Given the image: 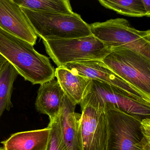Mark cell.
Returning <instances> with one entry per match:
<instances>
[{
  "label": "cell",
  "mask_w": 150,
  "mask_h": 150,
  "mask_svg": "<svg viewBox=\"0 0 150 150\" xmlns=\"http://www.w3.org/2000/svg\"><path fill=\"white\" fill-rule=\"evenodd\" d=\"M0 54L32 85H41L55 79V69L49 57L38 52L29 43L1 28Z\"/></svg>",
  "instance_id": "cell-1"
},
{
  "label": "cell",
  "mask_w": 150,
  "mask_h": 150,
  "mask_svg": "<svg viewBox=\"0 0 150 150\" xmlns=\"http://www.w3.org/2000/svg\"><path fill=\"white\" fill-rule=\"evenodd\" d=\"M21 9L37 36L42 40L71 39L92 35L90 25L76 13L65 14Z\"/></svg>",
  "instance_id": "cell-2"
},
{
  "label": "cell",
  "mask_w": 150,
  "mask_h": 150,
  "mask_svg": "<svg viewBox=\"0 0 150 150\" xmlns=\"http://www.w3.org/2000/svg\"><path fill=\"white\" fill-rule=\"evenodd\" d=\"M108 126L107 150H150L141 129L142 118L104 104Z\"/></svg>",
  "instance_id": "cell-3"
},
{
  "label": "cell",
  "mask_w": 150,
  "mask_h": 150,
  "mask_svg": "<svg viewBox=\"0 0 150 150\" xmlns=\"http://www.w3.org/2000/svg\"><path fill=\"white\" fill-rule=\"evenodd\" d=\"M92 35L110 49L121 47L138 52L150 59V30L132 28L127 20L110 19L90 24Z\"/></svg>",
  "instance_id": "cell-4"
},
{
  "label": "cell",
  "mask_w": 150,
  "mask_h": 150,
  "mask_svg": "<svg viewBox=\"0 0 150 150\" xmlns=\"http://www.w3.org/2000/svg\"><path fill=\"white\" fill-rule=\"evenodd\" d=\"M45 50L58 67L84 60H102L111 49L93 35L71 39L43 40Z\"/></svg>",
  "instance_id": "cell-5"
},
{
  "label": "cell",
  "mask_w": 150,
  "mask_h": 150,
  "mask_svg": "<svg viewBox=\"0 0 150 150\" xmlns=\"http://www.w3.org/2000/svg\"><path fill=\"white\" fill-rule=\"evenodd\" d=\"M79 104V150H107L108 126L105 107L88 94H85Z\"/></svg>",
  "instance_id": "cell-6"
},
{
  "label": "cell",
  "mask_w": 150,
  "mask_h": 150,
  "mask_svg": "<svg viewBox=\"0 0 150 150\" xmlns=\"http://www.w3.org/2000/svg\"><path fill=\"white\" fill-rule=\"evenodd\" d=\"M117 75L150 97V59L126 48H112L102 60Z\"/></svg>",
  "instance_id": "cell-7"
},
{
  "label": "cell",
  "mask_w": 150,
  "mask_h": 150,
  "mask_svg": "<svg viewBox=\"0 0 150 150\" xmlns=\"http://www.w3.org/2000/svg\"><path fill=\"white\" fill-rule=\"evenodd\" d=\"M86 94L103 105H112L120 110L142 118L150 117V102L106 82L91 80Z\"/></svg>",
  "instance_id": "cell-8"
},
{
  "label": "cell",
  "mask_w": 150,
  "mask_h": 150,
  "mask_svg": "<svg viewBox=\"0 0 150 150\" xmlns=\"http://www.w3.org/2000/svg\"><path fill=\"white\" fill-rule=\"evenodd\" d=\"M74 74L91 80L106 82L128 92L136 97L150 102V97L127 83L110 69L102 60H84L67 64L62 66Z\"/></svg>",
  "instance_id": "cell-9"
},
{
  "label": "cell",
  "mask_w": 150,
  "mask_h": 150,
  "mask_svg": "<svg viewBox=\"0 0 150 150\" xmlns=\"http://www.w3.org/2000/svg\"><path fill=\"white\" fill-rule=\"evenodd\" d=\"M0 28L33 46L36 44L38 37L21 8L13 0H0Z\"/></svg>",
  "instance_id": "cell-10"
},
{
  "label": "cell",
  "mask_w": 150,
  "mask_h": 150,
  "mask_svg": "<svg viewBox=\"0 0 150 150\" xmlns=\"http://www.w3.org/2000/svg\"><path fill=\"white\" fill-rule=\"evenodd\" d=\"M76 106L65 94L59 118L66 150H79L78 131L81 114L75 112Z\"/></svg>",
  "instance_id": "cell-11"
},
{
  "label": "cell",
  "mask_w": 150,
  "mask_h": 150,
  "mask_svg": "<svg viewBox=\"0 0 150 150\" xmlns=\"http://www.w3.org/2000/svg\"><path fill=\"white\" fill-rule=\"evenodd\" d=\"M65 94L55 79L40 85L38 91L35 108L38 111L49 116L50 120L59 115Z\"/></svg>",
  "instance_id": "cell-12"
},
{
  "label": "cell",
  "mask_w": 150,
  "mask_h": 150,
  "mask_svg": "<svg viewBox=\"0 0 150 150\" xmlns=\"http://www.w3.org/2000/svg\"><path fill=\"white\" fill-rule=\"evenodd\" d=\"M50 129L17 132L1 144L6 150H46Z\"/></svg>",
  "instance_id": "cell-13"
},
{
  "label": "cell",
  "mask_w": 150,
  "mask_h": 150,
  "mask_svg": "<svg viewBox=\"0 0 150 150\" xmlns=\"http://www.w3.org/2000/svg\"><path fill=\"white\" fill-rule=\"evenodd\" d=\"M55 77L69 100L74 105L79 104L85 96L91 79L74 74L62 67L55 69Z\"/></svg>",
  "instance_id": "cell-14"
},
{
  "label": "cell",
  "mask_w": 150,
  "mask_h": 150,
  "mask_svg": "<svg viewBox=\"0 0 150 150\" xmlns=\"http://www.w3.org/2000/svg\"><path fill=\"white\" fill-rule=\"evenodd\" d=\"M19 75L15 68L9 62L0 71V119L6 110L13 107L11 97L14 82Z\"/></svg>",
  "instance_id": "cell-15"
},
{
  "label": "cell",
  "mask_w": 150,
  "mask_h": 150,
  "mask_svg": "<svg viewBox=\"0 0 150 150\" xmlns=\"http://www.w3.org/2000/svg\"><path fill=\"white\" fill-rule=\"evenodd\" d=\"M21 8L35 11L71 14L72 11L68 0H13Z\"/></svg>",
  "instance_id": "cell-16"
},
{
  "label": "cell",
  "mask_w": 150,
  "mask_h": 150,
  "mask_svg": "<svg viewBox=\"0 0 150 150\" xmlns=\"http://www.w3.org/2000/svg\"><path fill=\"white\" fill-rule=\"evenodd\" d=\"M99 3L106 8L114 10L118 13L132 17H149L142 0H99Z\"/></svg>",
  "instance_id": "cell-17"
},
{
  "label": "cell",
  "mask_w": 150,
  "mask_h": 150,
  "mask_svg": "<svg viewBox=\"0 0 150 150\" xmlns=\"http://www.w3.org/2000/svg\"><path fill=\"white\" fill-rule=\"evenodd\" d=\"M48 127L50 132L46 150H66L62 138L59 115L50 120Z\"/></svg>",
  "instance_id": "cell-18"
},
{
  "label": "cell",
  "mask_w": 150,
  "mask_h": 150,
  "mask_svg": "<svg viewBox=\"0 0 150 150\" xmlns=\"http://www.w3.org/2000/svg\"><path fill=\"white\" fill-rule=\"evenodd\" d=\"M150 117H144L141 119V129L144 137L150 142Z\"/></svg>",
  "instance_id": "cell-19"
},
{
  "label": "cell",
  "mask_w": 150,
  "mask_h": 150,
  "mask_svg": "<svg viewBox=\"0 0 150 150\" xmlns=\"http://www.w3.org/2000/svg\"><path fill=\"white\" fill-rule=\"evenodd\" d=\"M146 12L150 14V0H142Z\"/></svg>",
  "instance_id": "cell-20"
},
{
  "label": "cell",
  "mask_w": 150,
  "mask_h": 150,
  "mask_svg": "<svg viewBox=\"0 0 150 150\" xmlns=\"http://www.w3.org/2000/svg\"><path fill=\"white\" fill-rule=\"evenodd\" d=\"M8 61L3 57L1 54H0V71H1L3 67Z\"/></svg>",
  "instance_id": "cell-21"
},
{
  "label": "cell",
  "mask_w": 150,
  "mask_h": 150,
  "mask_svg": "<svg viewBox=\"0 0 150 150\" xmlns=\"http://www.w3.org/2000/svg\"><path fill=\"white\" fill-rule=\"evenodd\" d=\"M0 150H6V149H5L4 147H0Z\"/></svg>",
  "instance_id": "cell-22"
}]
</instances>
